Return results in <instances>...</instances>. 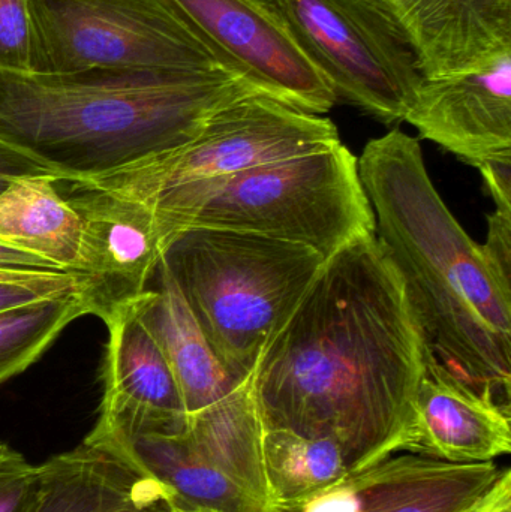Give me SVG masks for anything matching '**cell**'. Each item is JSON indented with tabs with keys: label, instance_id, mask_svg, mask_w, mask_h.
Instances as JSON below:
<instances>
[{
	"label": "cell",
	"instance_id": "6da1fadb",
	"mask_svg": "<svg viewBox=\"0 0 511 512\" xmlns=\"http://www.w3.org/2000/svg\"><path fill=\"white\" fill-rule=\"evenodd\" d=\"M429 345L377 236L324 261L251 376L264 432L329 439L348 471L413 438L414 397Z\"/></svg>",
	"mask_w": 511,
	"mask_h": 512
},
{
	"label": "cell",
	"instance_id": "7a4b0ae2",
	"mask_svg": "<svg viewBox=\"0 0 511 512\" xmlns=\"http://www.w3.org/2000/svg\"><path fill=\"white\" fill-rule=\"evenodd\" d=\"M375 236L435 357L510 409L511 288L438 194L416 138L393 129L357 159Z\"/></svg>",
	"mask_w": 511,
	"mask_h": 512
},
{
	"label": "cell",
	"instance_id": "3957f363",
	"mask_svg": "<svg viewBox=\"0 0 511 512\" xmlns=\"http://www.w3.org/2000/svg\"><path fill=\"white\" fill-rule=\"evenodd\" d=\"M255 93L224 69H0V140L59 180L93 179L188 143L216 111Z\"/></svg>",
	"mask_w": 511,
	"mask_h": 512
},
{
	"label": "cell",
	"instance_id": "277c9868",
	"mask_svg": "<svg viewBox=\"0 0 511 512\" xmlns=\"http://www.w3.org/2000/svg\"><path fill=\"white\" fill-rule=\"evenodd\" d=\"M138 204L152 215L162 252L171 237L191 227L258 234L314 249L324 259L375 234L359 164L341 140L231 176L174 186Z\"/></svg>",
	"mask_w": 511,
	"mask_h": 512
},
{
	"label": "cell",
	"instance_id": "5b68a950",
	"mask_svg": "<svg viewBox=\"0 0 511 512\" xmlns=\"http://www.w3.org/2000/svg\"><path fill=\"white\" fill-rule=\"evenodd\" d=\"M324 261L306 246L207 227L179 231L161 255L216 357L240 384Z\"/></svg>",
	"mask_w": 511,
	"mask_h": 512
},
{
	"label": "cell",
	"instance_id": "8992f818",
	"mask_svg": "<svg viewBox=\"0 0 511 512\" xmlns=\"http://www.w3.org/2000/svg\"><path fill=\"white\" fill-rule=\"evenodd\" d=\"M29 12L30 72L230 71L168 0H29Z\"/></svg>",
	"mask_w": 511,
	"mask_h": 512
},
{
	"label": "cell",
	"instance_id": "52a82bcc",
	"mask_svg": "<svg viewBox=\"0 0 511 512\" xmlns=\"http://www.w3.org/2000/svg\"><path fill=\"white\" fill-rule=\"evenodd\" d=\"M336 141L338 129L327 117L255 93L216 111L192 140L176 149L72 182L140 203L174 186L231 176Z\"/></svg>",
	"mask_w": 511,
	"mask_h": 512
},
{
	"label": "cell",
	"instance_id": "ba28073f",
	"mask_svg": "<svg viewBox=\"0 0 511 512\" xmlns=\"http://www.w3.org/2000/svg\"><path fill=\"white\" fill-rule=\"evenodd\" d=\"M338 101L404 122L423 81L416 56L374 0H273Z\"/></svg>",
	"mask_w": 511,
	"mask_h": 512
},
{
	"label": "cell",
	"instance_id": "9c48e42d",
	"mask_svg": "<svg viewBox=\"0 0 511 512\" xmlns=\"http://www.w3.org/2000/svg\"><path fill=\"white\" fill-rule=\"evenodd\" d=\"M225 68L258 92L309 114L329 113L335 90L273 0H168Z\"/></svg>",
	"mask_w": 511,
	"mask_h": 512
},
{
	"label": "cell",
	"instance_id": "30bf717a",
	"mask_svg": "<svg viewBox=\"0 0 511 512\" xmlns=\"http://www.w3.org/2000/svg\"><path fill=\"white\" fill-rule=\"evenodd\" d=\"M81 219L80 259L72 273L89 315L107 321L147 291L162 249L146 207L72 180H57Z\"/></svg>",
	"mask_w": 511,
	"mask_h": 512
},
{
	"label": "cell",
	"instance_id": "8fae6325",
	"mask_svg": "<svg viewBox=\"0 0 511 512\" xmlns=\"http://www.w3.org/2000/svg\"><path fill=\"white\" fill-rule=\"evenodd\" d=\"M504 469L425 456L387 457L335 486L270 512H477Z\"/></svg>",
	"mask_w": 511,
	"mask_h": 512
},
{
	"label": "cell",
	"instance_id": "7c38bea8",
	"mask_svg": "<svg viewBox=\"0 0 511 512\" xmlns=\"http://www.w3.org/2000/svg\"><path fill=\"white\" fill-rule=\"evenodd\" d=\"M405 122L474 167L511 156V56L477 71L423 78Z\"/></svg>",
	"mask_w": 511,
	"mask_h": 512
},
{
	"label": "cell",
	"instance_id": "4fadbf2b",
	"mask_svg": "<svg viewBox=\"0 0 511 512\" xmlns=\"http://www.w3.org/2000/svg\"><path fill=\"white\" fill-rule=\"evenodd\" d=\"M425 78L488 68L511 56V0H374Z\"/></svg>",
	"mask_w": 511,
	"mask_h": 512
},
{
	"label": "cell",
	"instance_id": "5bb4252c",
	"mask_svg": "<svg viewBox=\"0 0 511 512\" xmlns=\"http://www.w3.org/2000/svg\"><path fill=\"white\" fill-rule=\"evenodd\" d=\"M104 324L102 396L96 423L140 432H185L188 414L161 349L144 328L135 303Z\"/></svg>",
	"mask_w": 511,
	"mask_h": 512
},
{
	"label": "cell",
	"instance_id": "9a60e30c",
	"mask_svg": "<svg viewBox=\"0 0 511 512\" xmlns=\"http://www.w3.org/2000/svg\"><path fill=\"white\" fill-rule=\"evenodd\" d=\"M408 451L456 465L494 462L511 451L510 409L450 372L429 349Z\"/></svg>",
	"mask_w": 511,
	"mask_h": 512
},
{
	"label": "cell",
	"instance_id": "2e32d148",
	"mask_svg": "<svg viewBox=\"0 0 511 512\" xmlns=\"http://www.w3.org/2000/svg\"><path fill=\"white\" fill-rule=\"evenodd\" d=\"M39 466L35 512H179L161 484L119 454L84 441Z\"/></svg>",
	"mask_w": 511,
	"mask_h": 512
},
{
	"label": "cell",
	"instance_id": "e0dca14e",
	"mask_svg": "<svg viewBox=\"0 0 511 512\" xmlns=\"http://www.w3.org/2000/svg\"><path fill=\"white\" fill-rule=\"evenodd\" d=\"M84 441L128 460L141 474L168 490L182 510L269 512L216 469L188 433L140 432L96 423Z\"/></svg>",
	"mask_w": 511,
	"mask_h": 512
},
{
	"label": "cell",
	"instance_id": "ac0fdd59",
	"mask_svg": "<svg viewBox=\"0 0 511 512\" xmlns=\"http://www.w3.org/2000/svg\"><path fill=\"white\" fill-rule=\"evenodd\" d=\"M156 273L158 288L147 289L135 301V312L161 349L186 414H194L224 399L242 384L216 357L161 259Z\"/></svg>",
	"mask_w": 511,
	"mask_h": 512
},
{
	"label": "cell",
	"instance_id": "d6986e66",
	"mask_svg": "<svg viewBox=\"0 0 511 512\" xmlns=\"http://www.w3.org/2000/svg\"><path fill=\"white\" fill-rule=\"evenodd\" d=\"M54 174L12 180L0 194V242L72 273L80 259L81 219Z\"/></svg>",
	"mask_w": 511,
	"mask_h": 512
},
{
	"label": "cell",
	"instance_id": "ffe728a7",
	"mask_svg": "<svg viewBox=\"0 0 511 512\" xmlns=\"http://www.w3.org/2000/svg\"><path fill=\"white\" fill-rule=\"evenodd\" d=\"M186 433L198 451L270 512L263 466L264 427L251 378L213 405L188 415Z\"/></svg>",
	"mask_w": 511,
	"mask_h": 512
},
{
	"label": "cell",
	"instance_id": "44dd1931",
	"mask_svg": "<svg viewBox=\"0 0 511 512\" xmlns=\"http://www.w3.org/2000/svg\"><path fill=\"white\" fill-rule=\"evenodd\" d=\"M263 466L270 511L305 501L350 474L332 441L287 430L264 432Z\"/></svg>",
	"mask_w": 511,
	"mask_h": 512
},
{
	"label": "cell",
	"instance_id": "7402d4cb",
	"mask_svg": "<svg viewBox=\"0 0 511 512\" xmlns=\"http://www.w3.org/2000/svg\"><path fill=\"white\" fill-rule=\"evenodd\" d=\"M89 315L78 291L0 310V385L29 369L59 334Z\"/></svg>",
	"mask_w": 511,
	"mask_h": 512
},
{
	"label": "cell",
	"instance_id": "603a6c76",
	"mask_svg": "<svg viewBox=\"0 0 511 512\" xmlns=\"http://www.w3.org/2000/svg\"><path fill=\"white\" fill-rule=\"evenodd\" d=\"M38 495L39 466L0 444V512H35Z\"/></svg>",
	"mask_w": 511,
	"mask_h": 512
},
{
	"label": "cell",
	"instance_id": "cb8c5ba5",
	"mask_svg": "<svg viewBox=\"0 0 511 512\" xmlns=\"http://www.w3.org/2000/svg\"><path fill=\"white\" fill-rule=\"evenodd\" d=\"M29 0H0V69L30 71Z\"/></svg>",
	"mask_w": 511,
	"mask_h": 512
},
{
	"label": "cell",
	"instance_id": "d4e9b609",
	"mask_svg": "<svg viewBox=\"0 0 511 512\" xmlns=\"http://www.w3.org/2000/svg\"><path fill=\"white\" fill-rule=\"evenodd\" d=\"M72 291H78L77 277L68 271H45L27 280H0V310Z\"/></svg>",
	"mask_w": 511,
	"mask_h": 512
},
{
	"label": "cell",
	"instance_id": "484cf974",
	"mask_svg": "<svg viewBox=\"0 0 511 512\" xmlns=\"http://www.w3.org/2000/svg\"><path fill=\"white\" fill-rule=\"evenodd\" d=\"M480 248L498 279L511 288V213L495 210L489 216L488 240Z\"/></svg>",
	"mask_w": 511,
	"mask_h": 512
},
{
	"label": "cell",
	"instance_id": "4316f807",
	"mask_svg": "<svg viewBox=\"0 0 511 512\" xmlns=\"http://www.w3.org/2000/svg\"><path fill=\"white\" fill-rule=\"evenodd\" d=\"M477 168L488 185L497 210L511 213V156L489 159Z\"/></svg>",
	"mask_w": 511,
	"mask_h": 512
},
{
	"label": "cell",
	"instance_id": "83f0119b",
	"mask_svg": "<svg viewBox=\"0 0 511 512\" xmlns=\"http://www.w3.org/2000/svg\"><path fill=\"white\" fill-rule=\"evenodd\" d=\"M32 174L53 173L35 161L32 156L0 140V194L8 188L12 180L21 176H32Z\"/></svg>",
	"mask_w": 511,
	"mask_h": 512
},
{
	"label": "cell",
	"instance_id": "f1b7e54d",
	"mask_svg": "<svg viewBox=\"0 0 511 512\" xmlns=\"http://www.w3.org/2000/svg\"><path fill=\"white\" fill-rule=\"evenodd\" d=\"M0 271H18V273H26V271H62L45 261L29 254V252L20 251V249L12 248L0 242Z\"/></svg>",
	"mask_w": 511,
	"mask_h": 512
},
{
	"label": "cell",
	"instance_id": "f546056e",
	"mask_svg": "<svg viewBox=\"0 0 511 512\" xmlns=\"http://www.w3.org/2000/svg\"><path fill=\"white\" fill-rule=\"evenodd\" d=\"M477 512H511V471L504 469L483 507Z\"/></svg>",
	"mask_w": 511,
	"mask_h": 512
},
{
	"label": "cell",
	"instance_id": "4dcf8cb0",
	"mask_svg": "<svg viewBox=\"0 0 511 512\" xmlns=\"http://www.w3.org/2000/svg\"><path fill=\"white\" fill-rule=\"evenodd\" d=\"M35 276V271H26V273H18V271H0V280H27Z\"/></svg>",
	"mask_w": 511,
	"mask_h": 512
},
{
	"label": "cell",
	"instance_id": "1f68e13d",
	"mask_svg": "<svg viewBox=\"0 0 511 512\" xmlns=\"http://www.w3.org/2000/svg\"><path fill=\"white\" fill-rule=\"evenodd\" d=\"M179 512H194V511H179Z\"/></svg>",
	"mask_w": 511,
	"mask_h": 512
}]
</instances>
